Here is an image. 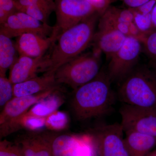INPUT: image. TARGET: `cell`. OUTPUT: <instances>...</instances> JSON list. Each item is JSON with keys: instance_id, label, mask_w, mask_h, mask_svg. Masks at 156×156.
Here are the masks:
<instances>
[{"instance_id": "cell-24", "label": "cell", "mask_w": 156, "mask_h": 156, "mask_svg": "<svg viewBox=\"0 0 156 156\" xmlns=\"http://www.w3.org/2000/svg\"><path fill=\"white\" fill-rule=\"evenodd\" d=\"M13 84L6 76L0 75V106L4 107L14 98Z\"/></svg>"}, {"instance_id": "cell-30", "label": "cell", "mask_w": 156, "mask_h": 156, "mask_svg": "<svg viewBox=\"0 0 156 156\" xmlns=\"http://www.w3.org/2000/svg\"><path fill=\"white\" fill-rule=\"evenodd\" d=\"M123 3L130 9H135L139 8L149 0H122Z\"/></svg>"}, {"instance_id": "cell-15", "label": "cell", "mask_w": 156, "mask_h": 156, "mask_svg": "<svg viewBox=\"0 0 156 156\" xmlns=\"http://www.w3.org/2000/svg\"><path fill=\"white\" fill-rule=\"evenodd\" d=\"M55 71L45 73L43 75L35 77L22 83L13 85L14 97H21L38 94L53 89H59Z\"/></svg>"}, {"instance_id": "cell-20", "label": "cell", "mask_w": 156, "mask_h": 156, "mask_svg": "<svg viewBox=\"0 0 156 156\" xmlns=\"http://www.w3.org/2000/svg\"><path fill=\"white\" fill-rule=\"evenodd\" d=\"M0 27V34L11 39L27 33L23 23L15 13L9 16Z\"/></svg>"}, {"instance_id": "cell-22", "label": "cell", "mask_w": 156, "mask_h": 156, "mask_svg": "<svg viewBox=\"0 0 156 156\" xmlns=\"http://www.w3.org/2000/svg\"><path fill=\"white\" fill-rule=\"evenodd\" d=\"M18 11L23 12L44 24H48V18L50 14L53 11L49 8L38 5L27 6L20 9Z\"/></svg>"}, {"instance_id": "cell-11", "label": "cell", "mask_w": 156, "mask_h": 156, "mask_svg": "<svg viewBox=\"0 0 156 156\" xmlns=\"http://www.w3.org/2000/svg\"><path fill=\"white\" fill-rule=\"evenodd\" d=\"M53 156H98L94 140L69 134H59L53 144Z\"/></svg>"}, {"instance_id": "cell-8", "label": "cell", "mask_w": 156, "mask_h": 156, "mask_svg": "<svg viewBox=\"0 0 156 156\" xmlns=\"http://www.w3.org/2000/svg\"><path fill=\"white\" fill-rule=\"evenodd\" d=\"M55 3L56 20L54 27L60 33L98 13L87 0H55Z\"/></svg>"}, {"instance_id": "cell-29", "label": "cell", "mask_w": 156, "mask_h": 156, "mask_svg": "<svg viewBox=\"0 0 156 156\" xmlns=\"http://www.w3.org/2000/svg\"><path fill=\"white\" fill-rule=\"evenodd\" d=\"M156 4V0H149L148 2L144 4L140 7L134 9L142 14H149L151 13V11L155 5Z\"/></svg>"}, {"instance_id": "cell-28", "label": "cell", "mask_w": 156, "mask_h": 156, "mask_svg": "<svg viewBox=\"0 0 156 156\" xmlns=\"http://www.w3.org/2000/svg\"><path fill=\"white\" fill-rule=\"evenodd\" d=\"M17 11L14 0H0V23L5 22L11 14Z\"/></svg>"}, {"instance_id": "cell-19", "label": "cell", "mask_w": 156, "mask_h": 156, "mask_svg": "<svg viewBox=\"0 0 156 156\" xmlns=\"http://www.w3.org/2000/svg\"><path fill=\"white\" fill-rule=\"evenodd\" d=\"M15 14L23 23L27 33L34 34L44 37H47L50 36L53 32L54 27H52L48 24H44L23 12L17 11Z\"/></svg>"}, {"instance_id": "cell-14", "label": "cell", "mask_w": 156, "mask_h": 156, "mask_svg": "<svg viewBox=\"0 0 156 156\" xmlns=\"http://www.w3.org/2000/svg\"><path fill=\"white\" fill-rule=\"evenodd\" d=\"M127 37L114 27L99 22L98 30L92 41L93 50L103 53L109 60L122 46Z\"/></svg>"}, {"instance_id": "cell-13", "label": "cell", "mask_w": 156, "mask_h": 156, "mask_svg": "<svg viewBox=\"0 0 156 156\" xmlns=\"http://www.w3.org/2000/svg\"><path fill=\"white\" fill-rule=\"evenodd\" d=\"M60 33L55 27L50 36L44 37L32 33L23 34L16 39L15 46L19 55L36 58L44 56L55 44Z\"/></svg>"}, {"instance_id": "cell-1", "label": "cell", "mask_w": 156, "mask_h": 156, "mask_svg": "<svg viewBox=\"0 0 156 156\" xmlns=\"http://www.w3.org/2000/svg\"><path fill=\"white\" fill-rule=\"evenodd\" d=\"M107 73L101 71L96 77L74 90L70 108L75 118L83 122L109 112L115 98Z\"/></svg>"}, {"instance_id": "cell-12", "label": "cell", "mask_w": 156, "mask_h": 156, "mask_svg": "<svg viewBox=\"0 0 156 156\" xmlns=\"http://www.w3.org/2000/svg\"><path fill=\"white\" fill-rule=\"evenodd\" d=\"M49 68L48 55L36 58L19 55L10 68L9 79L13 85L19 83L35 77L39 73L48 72Z\"/></svg>"}, {"instance_id": "cell-9", "label": "cell", "mask_w": 156, "mask_h": 156, "mask_svg": "<svg viewBox=\"0 0 156 156\" xmlns=\"http://www.w3.org/2000/svg\"><path fill=\"white\" fill-rule=\"evenodd\" d=\"M119 112L124 132L134 131L156 137V111L125 104Z\"/></svg>"}, {"instance_id": "cell-23", "label": "cell", "mask_w": 156, "mask_h": 156, "mask_svg": "<svg viewBox=\"0 0 156 156\" xmlns=\"http://www.w3.org/2000/svg\"><path fill=\"white\" fill-rule=\"evenodd\" d=\"M141 44L144 52L151 61L156 62V28L145 34Z\"/></svg>"}, {"instance_id": "cell-5", "label": "cell", "mask_w": 156, "mask_h": 156, "mask_svg": "<svg viewBox=\"0 0 156 156\" xmlns=\"http://www.w3.org/2000/svg\"><path fill=\"white\" fill-rule=\"evenodd\" d=\"M61 88L53 89L29 96L14 97L3 107L0 114V138L21 129V119L33 105Z\"/></svg>"}, {"instance_id": "cell-10", "label": "cell", "mask_w": 156, "mask_h": 156, "mask_svg": "<svg viewBox=\"0 0 156 156\" xmlns=\"http://www.w3.org/2000/svg\"><path fill=\"white\" fill-rule=\"evenodd\" d=\"M59 134L54 131L29 130L15 140L23 156H53V144Z\"/></svg>"}, {"instance_id": "cell-21", "label": "cell", "mask_w": 156, "mask_h": 156, "mask_svg": "<svg viewBox=\"0 0 156 156\" xmlns=\"http://www.w3.org/2000/svg\"><path fill=\"white\" fill-rule=\"evenodd\" d=\"M69 123L67 115L57 111L47 117L45 126L52 131H58L67 128Z\"/></svg>"}, {"instance_id": "cell-16", "label": "cell", "mask_w": 156, "mask_h": 156, "mask_svg": "<svg viewBox=\"0 0 156 156\" xmlns=\"http://www.w3.org/2000/svg\"><path fill=\"white\" fill-rule=\"evenodd\" d=\"M125 141L131 156H147L156 146V137L134 131H125Z\"/></svg>"}, {"instance_id": "cell-4", "label": "cell", "mask_w": 156, "mask_h": 156, "mask_svg": "<svg viewBox=\"0 0 156 156\" xmlns=\"http://www.w3.org/2000/svg\"><path fill=\"white\" fill-rule=\"evenodd\" d=\"M101 53L93 50L62 65L55 71L57 83L65 84L75 90L92 81L101 71Z\"/></svg>"}, {"instance_id": "cell-6", "label": "cell", "mask_w": 156, "mask_h": 156, "mask_svg": "<svg viewBox=\"0 0 156 156\" xmlns=\"http://www.w3.org/2000/svg\"><path fill=\"white\" fill-rule=\"evenodd\" d=\"M124 133L121 124L115 123L94 129L89 135L95 142L98 156H131Z\"/></svg>"}, {"instance_id": "cell-32", "label": "cell", "mask_w": 156, "mask_h": 156, "mask_svg": "<svg viewBox=\"0 0 156 156\" xmlns=\"http://www.w3.org/2000/svg\"><path fill=\"white\" fill-rule=\"evenodd\" d=\"M151 70L156 77V62H151Z\"/></svg>"}, {"instance_id": "cell-2", "label": "cell", "mask_w": 156, "mask_h": 156, "mask_svg": "<svg viewBox=\"0 0 156 156\" xmlns=\"http://www.w3.org/2000/svg\"><path fill=\"white\" fill-rule=\"evenodd\" d=\"M100 16L99 13H95L60 33L57 43L48 55V72L55 71L64 63L80 55L92 44Z\"/></svg>"}, {"instance_id": "cell-18", "label": "cell", "mask_w": 156, "mask_h": 156, "mask_svg": "<svg viewBox=\"0 0 156 156\" xmlns=\"http://www.w3.org/2000/svg\"><path fill=\"white\" fill-rule=\"evenodd\" d=\"M17 53L15 44L11 39L0 34V75L6 76L7 70L19 57Z\"/></svg>"}, {"instance_id": "cell-26", "label": "cell", "mask_w": 156, "mask_h": 156, "mask_svg": "<svg viewBox=\"0 0 156 156\" xmlns=\"http://www.w3.org/2000/svg\"><path fill=\"white\" fill-rule=\"evenodd\" d=\"M0 156H23L17 143L4 139L0 141Z\"/></svg>"}, {"instance_id": "cell-3", "label": "cell", "mask_w": 156, "mask_h": 156, "mask_svg": "<svg viewBox=\"0 0 156 156\" xmlns=\"http://www.w3.org/2000/svg\"><path fill=\"white\" fill-rule=\"evenodd\" d=\"M118 95L125 104L156 111L155 76L149 69H134L122 81Z\"/></svg>"}, {"instance_id": "cell-27", "label": "cell", "mask_w": 156, "mask_h": 156, "mask_svg": "<svg viewBox=\"0 0 156 156\" xmlns=\"http://www.w3.org/2000/svg\"><path fill=\"white\" fill-rule=\"evenodd\" d=\"M17 11L20 9L32 5H38L47 7L55 11L56 5L53 0H14Z\"/></svg>"}, {"instance_id": "cell-33", "label": "cell", "mask_w": 156, "mask_h": 156, "mask_svg": "<svg viewBox=\"0 0 156 156\" xmlns=\"http://www.w3.org/2000/svg\"><path fill=\"white\" fill-rule=\"evenodd\" d=\"M147 156H156V149L155 150L152 151Z\"/></svg>"}, {"instance_id": "cell-25", "label": "cell", "mask_w": 156, "mask_h": 156, "mask_svg": "<svg viewBox=\"0 0 156 156\" xmlns=\"http://www.w3.org/2000/svg\"><path fill=\"white\" fill-rule=\"evenodd\" d=\"M132 9L134 13V23L140 31L146 33L154 29L151 13L143 14Z\"/></svg>"}, {"instance_id": "cell-17", "label": "cell", "mask_w": 156, "mask_h": 156, "mask_svg": "<svg viewBox=\"0 0 156 156\" xmlns=\"http://www.w3.org/2000/svg\"><path fill=\"white\" fill-rule=\"evenodd\" d=\"M61 91L62 90L56 91L36 104L23 117L46 118L57 111L59 107L64 103V96L61 93Z\"/></svg>"}, {"instance_id": "cell-31", "label": "cell", "mask_w": 156, "mask_h": 156, "mask_svg": "<svg viewBox=\"0 0 156 156\" xmlns=\"http://www.w3.org/2000/svg\"><path fill=\"white\" fill-rule=\"evenodd\" d=\"M152 21L154 28H156V4L151 11Z\"/></svg>"}, {"instance_id": "cell-7", "label": "cell", "mask_w": 156, "mask_h": 156, "mask_svg": "<svg viewBox=\"0 0 156 156\" xmlns=\"http://www.w3.org/2000/svg\"><path fill=\"white\" fill-rule=\"evenodd\" d=\"M142 44L134 37H127L122 46L110 58L107 73L112 82L122 81L135 68Z\"/></svg>"}]
</instances>
